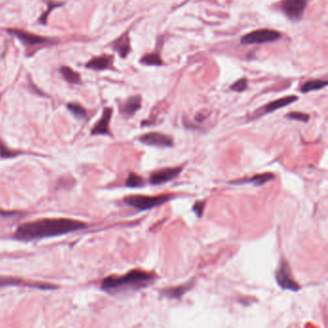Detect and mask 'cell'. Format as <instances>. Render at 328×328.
<instances>
[{"instance_id": "cb8c5ba5", "label": "cell", "mask_w": 328, "mask_h": 328, "mask_svg": "<svg viewBox=\"0 0 328 328\" xmlns=\"http://www.w3.org/2000/svg\"><path fill=\"white\" fill-rule=\"evenodd\" d=\"M248 89V80L247 78L239 79L231 86V90L237 93H243Z\"/></svg>"}, {"instance_id": "6da1fadb", "label": "cell", "mask_w": 328, "mask_h": 328, "mask_svg": "<svg viewBox=\"0 0 328 328\" xmlns=\"http://www.w3.org/2000/svg\"><path fill=\"white\" fill-rule=\"evenodd\" d=\"M87 224L80 220L66 218L41 219L20 224L14 238L18 241L29 242L45 238L56 237L85 229Z\"/></svg>"}, {"instance_id": "44dd1931", "label": "cell", "mask_w": 328, "mask_h": 328, "mask_svg": "<svg viewBox=\"0 0 328 328\" xmlns=\"http://www.w3.org/2000/svg\"><path fill=\"white\" fill-rule=\"evenodd\" d=\"M140 62L145 66H162L163 65L162 58L157 53H149V54L144 55L140 60Z\"/></svg>"}, {"instance_id": "d6986e66", "label": "cell", "mask_w": 328, "mask_h": 328, "mask_svg": "<svg viewBox=\"0 0 328 328\" xmlns=\"http://www.w3.org/2000/svg\"><path fill=\"white\" fill-rule=\"evenodd\" d=\"M60 72H61L63 77L70 84H79L81 82L80 74L69 66H61Z\"/></svg>"}, {"instance_id": "7a4b0ae2", "label": "cell", "mask_w": 328, "mask_h": 328, "mask_svg": "<svg viewBox=\"0 0 328 328\" xmlns=\"http://www.w3.org/2000/svg\"><path fill=\"white\" fill-rule=\"evenodd\" d=\"M157 279L153 272L141 269H132L125 275H111L104 278L101 289L110 295H128L152 285Z\"/></svg>"}, {"instance_id": "ffe728a7", "label": "cell", "mask_w": 328, "mask_h": 328, "mask_svg": "<svg viewBox=\"0 0 328 328\" xmlns=\"http://www.w3.org/2000/svg\"><path fill=\"white\" fill-rule=\"evenodd\" d=\"M125 185L128 188H141L144 185V179L136 173H130L125 181Z\"/></svg>"}, {"instance_id": "4fadbf2b", "label": "cell", "mask_w": 328, "mask_h": 328, "mask_svg": "<svg viewBox=\"0 0 328 328\" xmlns=\"http://www.w3.org/2000/svg\"><path fill=\"white\" fill-rule=\"evenodd\" d=\"M1 286H29V287H35L43 290H50V289H55L56 286L53 285H48V284H44V283H37V282L25 281L19 278H15V277H0V287Z\"/></svg>"}, {"instance_id": "5b68a950", "label": "cell", "mask_w": 328, "mask_h": 328, "mask_svg": "<svg viewBox=\"0 0 328 328\" xmlns=\"http://www.w3.org/2000/svg\"><path fill=\"white\" fill-rule=\"evenodd\" d=\"M281 37V34L276 30L260 29L250 32L241 39L242 45H262L266 43H272L277 41Z\"/></svg>"}, {"instance_id": "e0dca14e", "label": "cell", "mask_w": 328, "mask_h": 328, "mask_svg": "<svg viewBox=\"0 0 328 328\" xmlns=\"http://www.w3.org/2000/svg\"><path fill=\"white\" fill-rule=\"evenodd\" d=\"M113 60H114V58L112 56L102 55V56L95 57L91 61H89L86 65V66L88 68H91L94 70H104L112 66Z\"/></svg>"}, {"instance_id": "4316f807", "label": "cell", "mask_w": 328, "mask_h": 328, "mask_svg": "<svg viewBox=\"0 0 328 328\" xmlns=\"http://www.w3.org/2000/svg\"><path fill=\"white\" fill-rule=\"evenodd\" d=\"M61 4H57V3H51V2H49L48 3V11H47L44 15H43V16L40 18V21L43 23V24H46V22H47V17L48 15H49V13H50V11H52L55 7H57V6H60Z\"/></svg>"}, {"instance_id": "8fae6325", "label": "cell", "mask_w": 328, "mask_h": 328, "mask_svg": "<svg viewBox=\"0 0 328 328\" xmlns=\"http://www.w3.org/2000/svg\"><path fill=\"white\" fill-rule=\"evenodd\" d=\"M195 286V279H192L185 284L163 289L160 293L162 297H167L169 299H179L188 293Z\"/></svg>"}, {"instance_id": "7402d4cb", "label": "cell", "mask_w": 328, "mask_h": 328, "mask_svg": "<svg viewBox=\"0 0 328 328\" xmlns=\"http://www.w3.org/2000/svg\"><path fill=\"white\" fill-rule=\"evenodd\" d=\"M66 107L68 111L71 112V114L77 119H84L87 115L86 110L84 109L78 103H68Z\"/></svg>"}, {"instance_id": "9c48e42d", "label": "cell", "mask_w": 328, "mask_h": 328, "mask_svg": "<svg viewBox=\"0 0 328 328\" xmlns=\"http://www.w3.org/2000/svg\"><path fill=\"white\" fill-rule=\"evenodd\" d=\"M297 99H298V97L296 96V95H290V96H285V97L278 98L276 100H273V101L267 103L266 105H265L264 107H262L261 109L258 110L255 113V117L256 118H260L262 116L270 114V113H272L274 111L281 109L283 107H286V106H288V105L296 102Z\"/></svg>"}, {"instance_id": "52a82bcc", "label": "cell", "mask_w": 328, "mask_h": 328, "mask_svg": "<svg viewBox=\"0 0 328 328\" xmlns=\"http://www.w3.org/2000/svg\"><path fill=\"white\" fill-rule=\"evenodd\" d=\"M139 141L146 145L162 147V148L172 147L174 144L173 139L171 136L160 133V132H149V133L143 134L139 138Z\"/></svg>"}, {"instance_id": "484cf974", "label": "cell", "mask_w": 328, "mask_h": 328, "mask_svg": "<svg viewBox=\"0 0 328 328\" xmlns=\"http://www.w3.org/2000/svg\"><path fill=\"white\" fill-rule=\"evenodd\" d=\"M206 200H199L196 201L193 206V211L195 212L196 216L198 218H201L203 216L204 208H205Z\"/></svg>"}, {"instance_id": "603a6c76", "label": "cell", "mask_w": 328, "mask_h": 328, "mask_svg": "<svg viewBox=\"0 0 328 328\" xmlns=\"http://www.w3.org/2000/svg\"><path fill=\"white\" fill-rule=\"evenodd\" d=\"M287 119L293 120V121H297V122H301V123H308L310 116L308 114L305 113H301V112H292L290 114L286 115Z\"/></svg>"}, {"instance_id": "8992f818", "label": "cell", "mask_w": 328, "mask_h": 328, "mask_svg": "<svg viewBox=\"0 0 328 328\" xmlns=\"http://www.w3.org/2000/svg\"><path fill=\"white\" fill-rule=\"evenodd\" d=\"M306 6L307 0H283L280 9L288 18L297 21L302 18Z\"/></svg>"}, {"instance_id": "d4e9b609", "label": "cell", "mask_w": 328, "mask_h": 328, "mask_svg": "<svg viewBox=\"0 0 328 328\" xmlns=\"http://www.w3.org/2000/svg\"><path fill=\"white\" fill-rule=\"evenodd\" d=\"M18 155V152H16L15 150H11L9 147H7L4 142L0 141V156L2 158H12V157Z\"/></svg>"}, {"instance_id": "9a60e30c", "label": "cell", "mask_w": 328, "mask_h": 328, "mask_svg": "<svg viewBox=\"0 0 328 328\" xmlns=\"http://www.w3.org/2000/svg\"><path fill=\"white\" fill-rule=\"evenodd\" d=\"M141 97L139 95H134L125 100V102L122 107V114L126 118H130L141 109Z\"/></svg>"}, {"instance_id": "277c9868", "label": "cell", "mask_w": 328, "mask_h": 328, "mask_svg": "<svg viewBox=\"0 0 328 328\" xmlns=\"http://www.w3.org/2000/svg\"><path fill=\"white\" fill-rule=\"evenodd\" d=\"M275 279L282 290L297 292L301 289L300 285L297 283L292 275V270L289 263L284 258H281L275 271Z\"/></svg>"}, {"instance_id": "ac0fdd59", "label": "cell", "mask_w": 328, "mask_h": 328, "mask_svg": "<svg viewBox=\"0 0 328 328\" xmlns=\"http://www.w3.org/2000/svg\"><path fill=\"white\" fill-rule=\"evenodd\" d=\"M327 86H328V81L327 80H320V79L309 80L301 86L300 92L302 94H308V93L313 92V91H319L321 89H324Z\"/></svg>"}, {"instance_id": "30bf717a", "label": "cell", "mask_w": 328, "mask_h": 328, "mask_svg": "<svg viewBox=\"0 0 328 328\" xmlns=\"http://www.w3.org/2000/svg\"><path fill=\"white\" fill-rule=\"evenodd\" d=\"M274 178V174L271 172H265V173H260L256 174L252 177H246V178H241V179H236L233 181H230L229 184L232 185H246V184H253L256 187H260L269 182Z\"/></svg>"}, {"instance_id": "7c38bea8", "label": "cell", "mask_w": 328, "mask_h": 328, "mask_svg": "<svg viewBox=\"0 0 328 328\" xmlns=\"http://www.w3.org/2000/svg\"><path fill=\"white\" fill-rule=\"evenodd\" d=\"M8 33L16 36V38H18L21 42H23L28 46H37V45H44L49 43V40L47 38L18 29H10L8 30Z\"/></svg>"}, {"instance_id": "2e32d148", "label": "cell", "mask_w": 328, "mask_h": 328, "mask_svg": "<svg viewBox=\"0 0 328 328\" xmlns=\"http://www.w3.org/2000/svg\"><path fill=\"white\" fill-rule=\"evenodd\" d=\"M112 47L114 50H116L119 53V55L122 58H126L127 55L131 51V44H130V39H129L128 34L127 33L124 34L118 40H116L113 43Z\"/></svg>"}, {"instance_id": "ba28073f", "label": "cell", "mask_w": 328, "mask_h": 328, "mask_svg": "<svg viewBox=\"0 0 328 328\" xmlns=\"http://www.w3.org/2000/svg\"><path fill=\"white\" fill-rule=\"evenodd\" d=\"M182 171H183V167L165 168L162 170H158L150 174L149 183L154 186L168 183L173 180L174 178H176Z\"/></svg>"}, {"instance_id": "3957f363", "label": "cell", "mask_w": 328, "mask_h": 328, "mask_svg": "<svg viewBox=\"0 0 328 328\" xmlns=\"http://www.w3.org/2000/svg\"><path fill=\"white\" fill-rule=\"evenodd\" d=\"M173 198L172 195H161L156 197H148L142 195H132L127 196L124 198L126 205L138 210V211H147L155 207L161 206L166 202H169Z\"/></svg>"}, {"instance_id": "5bb4252c", "label": "cell", "mask_w": 328, "mask_h": 328, "mask_svg": "<svg viewBox=\"0 0 328 328\" xmlns=\"http://www.w3.org/2000/svg\"><path fill=\"white\" fill-rule=\"evenodd\" d=\"M113 110L111 108H105L103 111L102 117L95 124L92 129V135H108L110 134L109 124L112 118Z\"/></svg>"}]
</instances>
